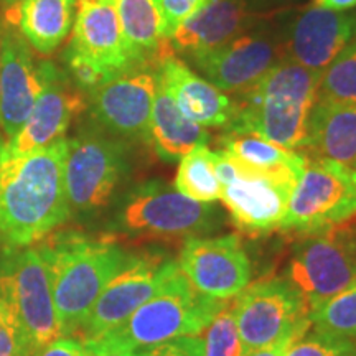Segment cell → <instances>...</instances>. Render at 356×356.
Listing matches in <instances>:
<instances>
[{"instance_id": "cell-1", "label": "cell", "mask_w": 356, "mask_h": 356, "mask_svg": "<svg viewBox=\"0 0 356 356\" xmlns=\"http://www.w3.org/2000/svg\"><path fill=\"white\" fill-rule=\"evenodd\" d=\"M66 149V137L24 154L0 142V246L7 251L43 241L71 218Z\"/></svg>"}, {"instance_id": "cell-2", "label": "cell", "mask_w": 356, "mask_h": 356, "mask_svg": "<svg viewBox=\"0 0 356 356\" xmlns=\"http://www.w3.org/2000/svg\"><path fill=\"white\" fill-rule=\"evenodd\" d=\"M61 335L78 337L97 297L131 252L106 238L61 231L40 241Z\"/></svg>"}, {"instance_id": "cell-3", "label": "cell", "mask_w": 356, "mask_h": 356, "mask_svg": "<svg viewBox=\"0 0 356 356\" xmlns=\"http://www.w3.org/2000/svg\"><path fill=\"white\" fill-rule=\"evenodd\" d=\"M320 78V73L286 56L251 89L236 96L234 119L225 131L254 132L289 150L304 152Z\"/></svg>"}, {"instance_id": "cell-4", "label": "cell", "mask_w": 356, "mask_h": 356, "mask_svg": "<svg viewBox=\"0 0 356 356\" xmlns=\"http://www.w3.org/2000/svg\"><path fill=\"white\" fill-rule=\"evenodd\" d=\"M226 305V300L198 292L178 266L152 299L104 337L134 350L178 337H198Z\"/></svg>"}, {"instance_id": "cell-5", "label": "cell", "mask_w": 356, "mask_h": 356, "mask_svg": "<svg viewBox=\"0 0 356 356\" xmlns=\"http://www.w3.org/2000/svg\"><path fill=\"white\" fill-rule=\"evenodd\" d=\"M222 215L211 203L195 202L162 180L134 186L122 198L113 226L147 238H197L220 229Z\"/></svg>"}, {"instance_id": "cell-6", "label": "cell", "mask_w": 356, "mask_h": 356, "mask_svg": "<svg viewBox=\"0 0 356 356\" xmlns=\"http://www.w3.org/2000/svg\"><path fill=\"white\" fill-rule=\"evenodd\" d=\"M129 173L126 140L104 132H84L68 139L65 190L70 215L92 218L109 207Z\"/></svg>"}, {"instance_id": "cell-7", "label": "cell", "mask_w": 356, "mask_h": 356, "mask_svg": "<svg viewBox=\"0 0 356 356\" xmlns=\"http://www.w3.org/2000/svg\"><path fill=\"white\" fill-rule=\"evenodd\" d=\"M0 299L15 317L32 356L61 337L50 277L37 248L7 252L0 262Z\"/></svg>"}, {"instance_id": "cell-8", "label": "cell", "mask_w": 356, "mask_h": 356, "mask_svg": "<svg viewBox=\"0 0 356 356\" xmlns=\"http://www.w3.org/2000/svg\"><path fill=\"white\" fill-rule=\"evenodd\" d=\"M216 173L221 184L220 200L236 228L248 234L280 229L299 178L256 172L222 149L216 150Z\"/></svg>"}, {"instance_id": "cell-9", "label": "cell", "mask_w": 356, "mask_h": 356, "mask_svg": "<svg viewBox=\"0 0 356 356\" xmlns=\"http://www.w3.org/2000/svg\"><path fill=\"white\" fill-rule=\"evenodd\" d=\"M300 238L284 277L302 293L312 312L356 280V228L341 225Z\"/></svg>"}, {"instance_id": "cell-10", "label": "cell", "mask_w": 356, "mask_h": 356, "mask_svg": "<svg viewBox=\"0 0 356 356\" xmlns=\"http://www.w3.org/2000/svg\"><path fill=\"white\" fill-rule=\"evenodd\" d=\"M356 216V186L351 173L325 160L307 157L302 175L289 198L280 229L300 236L345 225Z\"/></svg>"}, {"instance_id": "cell-11", "label": "cell", "mask_w": 356, "mask_h": 356, "mask_svg": "<svg viewBox=\"0 0 356 356\" xmlns=\"http://www.w3.org/2000/svg\"><path fill=\"white\" fill-rule=\"evenodd\" d=\"M243 355L259 350L289 333L309 332L310 309L302 293L286 277H273L248 286L233 304Z\"/></svg>"}, {"instance_id": "cell-12", "label": "cell", "mask_w": 356, "mask_h": 356, "mask_svg": "<svg viewBox=\"0 0 356 356\" xmlns=\"http://www.w3.org/2000/svg\"><path fill=\"white\" fill-rule=\"evenodd\" d=\"M175 269H178V261L163 252L129 254L124 266L97 297L78 337L83 340H97L114 332L139 307L152 299Z\"/></svg>"}, {"instance_id": "cell-13", "label": "cell", "mask_w": 356, "mask_h": 356, "mask_svg": "<svg viewBox=\"0 0 356 356\" xmlns=\"http://www.w3.org/2000/svg\"><path fill=\"white\" fill-rule=\"evenodd\" d=\"M286 56V37L257 25L216 50L190 58V61L207 81L239 96Z\"/></svg>"}, {"instance_id": "cell-14", "label": "cell", "mask_w": 356, "mask_h": 356, "mask_svg": "<svg viewBox=\"0 0 356 356\" xmlns=\"http://www.w3.org/2000/svg\"><path fill=\"white\" fill-rule=\"evenodd\" d=\"M155 68L131 70L89 91L92 119L106 134L121 140L149 142L159 84Z\"/></svg>"}, {"instance_id": "cell-15", "label": "cell", "mask_w": 356, "mask_h": 356, "mask_svg": "<svg viewBox=\"0 0 356 356\" xmlns=\"http://www.w3.org/2000/svg\"><path fill=\"white\" fill-rule=\"evenodd\" d=\"M178 266L198 292L220 300L238 296L252 277L251 261L238 234L185 239Z\"/></svg>"}, {"instance_id": "cell-16", "label": "cell", "mask_w": 356, "mask_h": 356, "mask_svg": "<svg viewBox=\"0 0 356 356\" xmlns=\"http://www.w3.org/2000/svg\"><path fill=\"white\" fill-rule=\"evenodd\" d=\"M66 60L95 66L108 81L139 68L124 38L114 0L78 2Z\"/></svg>"}, {"instance_id": "cell-17", "label": "cell", "mask_w": 356, "mask_h": 356, "mask_svg": "<svg viewBox=\"0 0 356 356\" xmlns=\"http://www.w3.org/2000/svg\"><path fill=\"white\" fill-rule=\"evenodd\" d=\"M42 91L20 132L7 145L15 152H32L63 139L73 119L86 109V99L66 74L50 61L38 63Z\"/></svg>"}, {"instance_id": "cell-18", "label": "cell", "mask_w": 356, "mask_h": 356, "mask_svg": "<svg viewBox=\"0 0 356 356\" xmlns=\"http://www.w3.org/2000/svg\"><path fill=\"white\" fill-rule=\"evenodd\" d=\"M284 37L287 58L322 74L356 38V10L305 7L293 17Z\"/></svg>"}, {"instance_id": "cell-19", "label": "cell", "mask_w": 356, "mask_h": 356, "mask_svg": "<svg viewBox=\"0 0 356 356\" xmlns=\"http://www.w3.org/2000/svg\"><path fill=\"white\" fill-rule=\"evenodd\" d=\"M42 91V74L26 40L3 22L0 70V129L10 142L32 113Z\"/></svg>"}, {"instance_id": "cell-20", "label": "cell", "mask_w": 356, "mask_h": 356, "mask_svg": "<svg viewBox=\"0 0 356 356\" xmlns=\"http://www.w3.org/2000/svg\"><path fill=\"white\" fill-rule=\"evenodd\" d=\"M159 83L165 88L177 108L191 122L202 127H228L236 104L215 84L200 76L184 60L167 53L157 63Z\"/></svg>"}, {"instance_id": "cell-21", "label": "cell", "mask_w": 356, "mask_h": 356, "mask_svg": "<svg viewBox=\"0 0 356 356\" xmlns=\"http://www.w3.org/2000/svg\"><path fill=\"white\" fill-rule=\"evenodd\" d=\"M262 17L243 0H207L168 40L172 50L193 58L216 50L257 26Z\"/></svg>"}, {"instance_id": "cell-22", "label": "cell", "mask_w": 356, "mask_h": 356, "mask_svg": "<svg viewBox=\"0 0 356 356\" xmlns=\"http://www.w3.org/2000/svg\"><path fill=\"white\" fill-rule=\"evenodd\" d=\"M78 0H19L7 6L3 22L38 55H51L73 30Z\"/></svg>"}, {"instance_id": "cell-23", "label": "cell", "mask_w": 356, "mask_h": 356, "mask_svg": "<svg viewBox=\"0 0 356 356\" xmlns=\"http://www.w3.org/2000/svg\"><path fill=\"white\" fill-rule=\"evenodd\" d=\"M304 154L356 172V104L315 102Z\"/></svg>"}, {"instance_id": "cell-24", "label": "cell", "mask_w": 356, "mask_h": 356, "mask_svg": "<svg viewBox=\"0 0 356 356\" xmlns=\"http://www.w3.org/2000/svg\"><path fill=\"white\" fill-rule=\"evenodd\" d=\"M210 132L188 121L162 84H157L152 118L149 127V142L163 162L173 163L200 145H207Z\"/></svg>"}, {"instance_id": "cell-25", "label": "cell", "mask_w": 356, "mask_h": 356, "mask_svg": "<svg viewBox=\"0 0 356 356\" xmlns=\"http://www.w3.org/2000/svg\"><path fill=\"white\" fill-rule=\"evenodd\" d=\"M129 51L139 68H155L172 51L162 35V20L154 0H114Z\"/></svg>"}, {"instance_id": "cell-26", "label": "cell", "mask_w": 356, "mask_h": 356, "mask_svg": "<svg viewBox=\"0 0 356 356\" xmlns=\"http://www.w3.org/2000/svg\"><path fill=\"white\" fill-rule=\"evenodd\" d=\"M220 145L246 167L269 175L300 178L307 163L304 152L289 150L254 132L225 131Z\"/></svg>"}, {"instance_id": "cell-27", "label": "cell", "mask_w": 356, "mask_h": 356, "mask_svg": "<svg viewBox=\"0 0 356 356\" xmlns=\"http://www.w3.org/2000/svg\"><path fill=\"white\" fill-rule=\"evenodd\" d=\"M175 188L195 202L213 203L220 200L221 184L216 173V150L200 145L181 157Z\"/></svg>"}, {"instance_id": "cell-28", "label": "cell", "mask_w": 356, "mask_h": 356, "mask_svg": "<svg viewBox=\"0 0 356 356\" xmlns=\"http://www.w3.org/2000/svg\"><path fill=\"white\" fill-rule=\"evenodd\" d=\"M317 101L356 104V38L322 73Z\"/></svg>"}, {"instance_id": "cell-29", "label": "cell", "mask_w": 356, "mask_h": 356, "mask_svg": "<svg viewBox=\"0 0 356 356\" xmlns=\"http://www.w3.org/2000/svg\"><path fill=\"white\" fill-rule=\"evenodd\" d=\"M310 322L315 330L356 340V280L322 307L312 310Z\"/></svg>"}, {"instance_id": "cell-30", "label": "cell", "mask_w": 356, "mask_h": 356, "mask_svg": "<svg viewBox=\"0 0 356 356\" xmlns=\"http://www.w3.org/2000/svg\"><path fill=\"white\" fill-rule=\"evenodd\" d=\"M203 356H243L233 305H226L204 328Z\"/></svg>"}, {"instance_id": "cell-31", "label": "cell", "mask_w": 356, "mask_h": 356, "mask_svg": "<svg viewBox=\"0 0 356 356\" xmlns=\"http://www.w3.org/2000/svg\"><path fill=\"white\" fill-rule=\"evenodd\" d=\"M286 356H356V340L314 328L293 341Z\"/></svg>"}, {"instance_id": "cell-32", "label": "cell", "mask_w": 356, "mask_h": 356, "mask_svg": "<svg viewBox=\"0 0 356 356\" xmlns=\"http://www.w3.org/2000/svg\"><path fill=\"white\" fill-rule=\"evenodd\" d=\"M0 356H32L15 317L0 299Z\"/></svg>"}, {"instance_id": "cell-33", "label": "cell", "mask_w": 356, "mask_h": 356, "mask_svg": "<svg viewBox=\"0 0 356 356\" xmlns=\"http://www.w3.org/2000/svg\"><path fill=\"white\" fill-rule=\"evenodd\" d=\"M204 2L207 0H160L159 12L163 38L168 42L178 26L188 20Z\"/></svg>"}, {"instance_id": "cell-34", "label": "cell", "mask_w": 356, "mask_h": 356, "mask_svg": "<svg viewBox=\"0 0 356 356\" xmlns=\"http://www.w3.org/2000/svg\"><path fill=\"white\" fill-rule=\"evenodd\" d=\"M134 356H203V340L200 337H178L162 343L134 350Z\"/></svg>"}, {"instance_id": "cell-35", "label": "cell", "mask_w": 356, "mask_h": 356, "mask_svg": "<svg viewBox=\"0 0 356 356\" xmlns=\"http://www.w3.org/2000/svg\"><path fill=\"white\" fill-rule=\"evenodd\" d=\"M35 356H89L86 341L79 337L61 335L43 346Z\"/></svg>"}, {"instance_id": "cell-36", "label": "cell", "mask_w": 356, "mask_h": 356, "mask_svg": "<svg viewBox=\"0 0 356 356\" xmlns=\"http://www.w3.org/2000/svg\"><path fill=\"white\" fill-rule=\"evenodd\" d=\"M89 356H134V348L119 343L109 337H101L97 340H84Z\"/></svg>"}, {"instance_id": "cell-37", "label": "cell", "mask_w": 356, "mask_h": 356, "mask_svg": "<svg viewBox=\"0 0 356 356\" xmlns=\"http://www.w3.org/2000/svg\"><path fill=\"white\" fill-rule=\"evenodd\" d=\"M305 333L304 332L289 333V335L279 338V340L274 341V343H270V345H267V346H262V348H259V350L249 351V353L243 355V356H286L287 350L291 348V345L293 343V341L299 340V338L304 337Z\"/></svg>"}, {"instance_id": "cell-38", "label": "cell", "mask_w": 356, "mask_h": 356, "mask_svg": "<svg viewBox=\"0 0 356 356\" xmlns=\"http://www.w3.org/2000/svg\"><path fill=\"white\" fill-rule=\"evenodd\" d=\"M243 2L246 3L252 12L264 15L266 12L279 10V8L282 10V8L286 7L296 6V3L300 2V0H243Z\"/></svg>"}, {"instance_id": "cell-39", "label": "cell", "mask_w": 356, "mask_h": 356, "mask_svg": "<svg viewBox=\"0 0 356 356\" xmlns=\"http://www.w3.org/2000/svg\"><path fill=\"white\" fill-rule=\"evenodd\" d=\"M312 6L333 12H348L356 8V0H312Z\"/></svg>"}, {"instance_id": "cell-40", "label": "cell", "mask_w": 356, "mask_h": 356, "mask_svg": "<svg viewBox=\"0 0 356 356\" xmlns=\"http://www.w3.org/2000/svg\"><path fill=\"white\" fill-rule=\"evenodd\" d=\"M2 37H3V17L0 15V70H2Z\"/></svg>"}, {"instance_id": "cell-41", "label": "cell", "mask_w": 356, "mask_h": 356, "mask_svg": "<svg viewBox=\"0 0 356 356\" xmlns=\"http://www.w3.org/2000/svg\"><path fill=\"white\" fill-rule=\"evenodd\" d=\"M3 3H6V6H12V3H15V2H19V0H2Z\"/></svg>"}, {"instance_id": "cell-42", "label": "cell", "mask_w": 356, "mask_h": 356, "mask_svg": "<svg viewBox=\"0 0 356 356\" xmlns=\"http://www.w3.org/2000/svg\"><path fill=\"white\" fill-rule=\"evenodd\" d=\"M351 180H353V184H355V186H356V172L351 173Z\"/></svg>"}, {"instance_id": "cell-43", "label": "cell", "mask_w": 356, "mask_h": 356, "mask_svg": "<svg viewBox=\"0 0 356 356\" xmlns=\"http://www.w3.org/2000/svg\"><path fill=\"white\" fill-rule=\"evenodd\" d=\"M154 2H155V3H157V7H159V2H160V0H154Z\"/></svg>"}]
</instances>
